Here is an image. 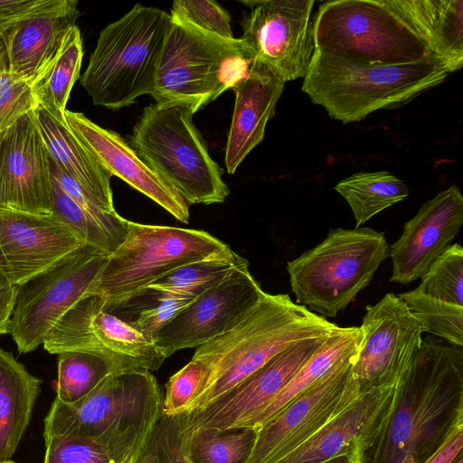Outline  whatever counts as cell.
Masks as SVG:
<instances>
[{
	"instance_id": "41",
	"label": "cell",
	"mask_w": 463,
	"mask_h": 463,
	"mask_svg": "<svg viewBox=\"0 0 463 463\" xmlns=\"http://www.w3.org/2000/svg\"><path fill=\"white\" fill-rule=\"evenodd\" d=\"M43 463H114L109 452L94 440L69 435L44 439Z\"/></svg>"
},
{
	"instance_id": "5",
	"label": "cell",
	"mask_w": 463,
	"mask_h": 463,
	"mask_svg": "<svg viewBox=\"0 0 463 463\" xmlns=\"http://www.w3.org/2000/svg\"><path fill=\"white\" fill-rule=\"evenodd\" d=\"M170 14L136 5L99 33L80 78L94 105L119 109L151 95Z\"/></svg>"
},
{
	"instance_id": "21",
	"label": "cell",
	"mask_w": 463,
	"mask_h": 463,
	"mask_svg": "<svg viewBox=\"0 0 463 463\" xmlns=\"http://www.w3.org/2000/svg\"><path fill=\"white\" fill-rule=\"evenodd\" d=\"M1 155L7 208L51 214L49 154L34 109L1 133Z\"/></svg>"
},
{
	"instance_id": "48",
	"label": "cell",
	"mask_w": 463,
	"mask_h": 463,
	"mask_svg": "<svg viewBox=\"0 0 463 463\" xmlns=\"http://www.w3.org/2000/svg\"><path fill=\"white\" fill-rule=\"evenodd\" d=\"M9 71L8 57L2 37L0 36V72Z\"/></svg>"
},
{
	"instance_id": "7",
	"label": "cell",
	"mask_w": 463,
	"mask_h": 463,
	"mask_svg": "<svg viewBox=\"0 0 463 463\" xmlns=\"http://www.w3.org/2000/svg\"><path fill=\"white\" fill-rule=\"evenodd\" d=\"M313 39L317 50L372 64L439 60L396 0L325 2L313 20Z\"/></svg>"
},
{
	"instance_id": "30",
	"label": "cell",
	"mask_w": 463,
	"mask_h": 463,
	"mask_svg": "<svg viewBox=\"0 0 463 463\" xmlns=\"http://www.w3.org/2000/svg\"><path fill=\"white\" fill-rule=\"evenodd\" d=\"M334 189L349 204L355 228L409 195L403 181L387 171L353 174L338 182Z\"/></svg>"
},
{
	"instance_id": "8",
	"label": "cell",
	"mask_w": 463,
	"mask_h": 463,
	"mask_svg": "<svg viewBox=\"0 0 463 463\" xmlns=\"http://www.w3.org/2000/svg\"><path fill=\"white\" fill-rule=\"evenodd\" d=\"M389 254L383 232L368 227L332 229L314 248L287 263L297 304L335 317L372 280Z\"/></svg>"
},
{
	"instance_id": "11",
	"label": "cell",
	"mask_w": 463,
	"mask_h": 463,
	"mask_svg": "<svg viewBox=\"0 0 463 463\" xmlns=\"http://www.w3.org/2000/svg\"><path fill=\"white\" fill-rule=\"evenodd\" d=\"M108 256L85 244L17 287L8 334L19 353L43 345L61 318L86 296Z\"/></svg>"
},
{
	"instance_id": "14",
	"label": "cell",
	"mask_w": 463,
	"mask_h": 463,
	"mask_svg": "<svg viewBox=\"0 0 463 463\" xmlns=\"http://www.w3.org/2000/svg\"><path fill=\"white\" fill-rule=\"evenodd\" d=\"M328 335L293 344L214 402L177 415L181 439L203 430L223 432L246 429L276 399Z\"/></svg>"
},
{
	"instance_id": "40",
	"label": "cell",
	"mask_w": 463,
	"mask_h": 463,
	"mask_svg": "<svg viewBox=\"0 0 463 463\" xmlns=\"http://www.w3.org/2000/svg\"><path fill=\"white\" fill-rule=\"evenodd\" d=\"M33 81L9 71L0 72V133L38 107Z\"/></svg>"
},
{
	"instance_id": "42",
	"label": "cell",
	"mask_w": 463,
	"mask_h": 463,
	"mask_svg": "<svg viewBox=\"0 0 463 463\" xmlns=\"http://www.w3.org/2000/svg\"><path fill=\"white\" fill-rule=\"evenodd\" d=\"M137 463H187L176 416H163Z\"/></svg>"
},
{
	"instance_id": "20",
	"label": "cell",
	"mask_w": 463,
	"mask_h": 463,
	"mask_svg": "<svg viewBox=\"0 0 463 463\" xmlns=\"http://www.w3.org/2000/svg\"><path fill=\"white\" fill-rule=\"evenodd\" d=\"M397 383L362 392L308 439L275 463H324L345 454L364 455L387 424L395 403Z\"/></svg>"
},
{
	"instance_id": "15",
	"label": "cell",
	"mask_w": 463,
	"mask_h": 463,
	"mask_svg": "<svg viewBox=\"0 0 463 463\" xmlns=\"http://www.w3.org/2000/svg\"><path fill=\"white\" fill-rule=\"evenodd\" d=\"M250 8L241 37L253 60L284 83L304 78L315 50L314 0L241 1Z\"/></svg>"
},
{
	"instance_id": "13",
	"label": "cell",
	"mask_w": 463,
	"mask_h": 463,
	"mask_svg": "<svg viewBox=\"0 0 463 463\" xmlns=\"http://www.w3.org/2000/svg\"><path fill=\"white\" fill-rule=\"evenodd\" d=\"M353 356L334 366L256 431L247 463H275L299 447L362 393Z\"/></svg>"
},
{
	"instance_id": "35",
	"label": "cell",
	"mask_w": 463,
	"mask_h": 463,
	"mask_svg": "<svg viewBox=\"0 0 463 463\" xmlns=\"http://www.w3.org/2000/svg\"><path fill=\"white\" fill-rule=\"evenodd\" d=\"M398 297L420 323L423 332L463 347V307L422 293L418 288Z\"/></svg>"
},
{
	"instance_id": "3",
	"label": "cell",
	"mask_w": 463,
	"mask_h": 463,
	"mask_svg": "<svg viewBox=\"0 0 463 463\" xmlns=\"http://www.w3.org/2000/svg\"><path fill=\"white\" fill-rule=\"evenodd\" d=\"M336 326L288 294L266 293L234 326L196 348L193 357L205 364L207 373L184 413L214 402L293 344L326 335Z\"/></svg>"
},
{
	"instance_id": "29",
	"label": "cell",
	"mask_w": 463,
	"mask_h": 463,
	"mask_svg": "<svg viewBox=\"0 0 463 463\" xmlns=\"http://www.w3.org/2000/svg\"><path fill=\"white\" fill-rule=\"evenodd\" d=\"M82 57V38L75 25L66 33L53 58L33 81L37 105L64 124L66 105L79 79Z\"/></svg>"
},
{
	"instance_id": "36",
	"label": "cell",
	"mask_w": 463,
	"mask_h": 463,
	"mask_svg": "<svg viewBox=\"0 0 463 463\" xmlns=\"http://www.w3.org/2000/svg\"><path fill=\"white\" fill-rule=\"evenodd\" d=\"M194 298L143 288L130 297V299L137 302V308L136 316L125 322L154 342L159 331Z\"/></svg>"
},
{
	"instance_id": "39",
	"label": "cell",
	"mask_w": 463,
	"mask_h": 463,
	"mask_svg": "<svg viewBox=\"0 0 463 463\" xmlns=\"http://www.w3.org/2000/svg\"><path fill=\"white\" fill-rule=\"evenodd\" d=\"M207 369L196 358L173 374L165 384L163 397V416L174 417L184 413L202 387Z\"/></svg>"
},
{
	"instance_id": "52",
	"label": "cell",
	"mask_w": 463,
	"mask_h": 463,
	"mask_svg": "<svg viewBox=\"0 0 463 463\" xmlns=\"http://www.w3.org/2000/svg\"><path fill=\"white\" fill-rule=\"evenodd\" d=\"M187 462V461H186ZM188 463V462H187Z\"/></svg>"
},
{
	"instance_id": "4",
	"label": "cell",
	"mask_w": 463,
	"mask_h": 463,
	"mask_svg": "<svg viewBox=\"0 0 463 463\" xmlns=\"http://www.w3.org/2000/svg\"><path fill=\"white\" fill-rule=\"evenodd\" d=\"M449 74L430 58L410 64H372L315 49L302 90L344 123L403 104L441 83Z\"/></svg>"
},
{
	"instance_id": "9",
	"label": "cell",
	"mask_w": 463,
	"mask_h": 463,
	"mask_svg": "<svg viewBox=\"0 0 463 463\" xmlns=\"http://www.w3.org/2000/svg\"><path fill=\"white\" fill-rule=\"evenodd\" d=\"M252 61L241 38L222 39L171 17L151 96L195 113L232 89Z\"/></svg>"
},
{
	"instance_id": "47",
	"label": "cell",
	"mask_w": 463,
	"mask_h": 463,
	"mask_svg": "<svg viewBox=\"0 0 463 463\" xmlns=\"http://www.w3.org/2000/svg\"><path fill=\"white\" fill-rule=\"evenodd\" d=\"M1 133H0V208H7L5 182H4V176H3V168H2Z\"/></svg>"
},
{
	"instance_id": "53",
	"label": "cell",
	"mask_w": 463,
	"mask_h": 463,
	"mask_svg": "<svg viewBox=\"0 0 463 463\" xmlns=\"http://www.w3.org/2000/svg\"><path fill=\"white\" fill-rule=\"evenodd\" d=\"M364 462V461H363Z\"/></svg>"
},
{
	"instance_id": "43",
	"label": "cell",
	"mask_w": 463,
	"mask_h": 463,
	"mask_svg": "<svg viewBox=\"0 0 463 463\" xmlns=\"http://www.w3.org/2000/svg\"><path fill=\"white\" fill-rule=\"evenodd\" d=\"M57 0H0V32L5 28L46 10Z\"/></svg>"
},
{
	"instance_id": "51",
	"label": "cell",
	"mask_w": 463,
	"mask_h": 463,
	"mask_svg": "<svg viewBox=\"0 0 463 463\" xmlns=\"http://www.w3.org/2000/svg\"><path fill=\"white\" fill-rule=\"evenodd\" d=\"M2 463H14V462L12 460H7V461L2 462Z\"/></svg>"
},
{
	"instance_id": "37",
	"label": "cell",
	"mask_w": 463,
	"mask_h": 463,
	"mask_svg": "<svg viewBox=\"0 0 463 463\" xmlns=\"http://www.w3.org/2000/svg\"><path fill=\"white\" fill-rule=\"evenodd\" d=\"M417 287L439 300L463 307V248L452 244L430 266Z\"/></svg>"
},
{
	"instance_id": "28",
	"label": "cell",
	"mask_w": 463,
	"mask_h": 463,
	"mask_svg": "<svg viewBox=\"0 0 463 463\" xmlns=\"http://www.w3.org/2000/svg\"><path fill=\"white\" fill-rule=\"evenodd\" d=\"M362 338L360 326H336L301 366L276 399L246 427L255 431L292 400L304 392L338 363L356 354Z\"/></svg>"
},
{
	"instance_id": "49",
	"label": "cell",
	"mask_w": 463,
	"mask_h": 463,
	"mask_svg": "<svg viewBox=\"0 0 463 463\" xmlns=\"http://www.w3.org/2000/svg\"><path fill=\"white\" fill-rule=\"evenodd\" d=\"M450 463H463V453L462 450L454 458Z\"/></svg>"
},
{
	"instance_id": "45",
	"label": "cell",
	"mask_w": 463,
	"mask_h": 463,
	"mask_svg": "<svg viewBox=\"0 0 463 463\" xmlns=\"http://www.w3.org/2000/svg\"><path fill=\"white\" fill-rule=\"evenodd\" d=\"M16 295L17 287L0 276V335L8 334Z\"/></svg>"
},
{
	"instance_id": "44",
	"label": "cell",
	"mask_w": 463,
	"mask_h": 463,
	"mask_svg": "<svg viewBox=\"0 0 463 463\" xmlns=\"http://www.w3.org/2000/svg\"><path fill=\"white\" fill-rule=\"evenodd\" d=\"M463 423L458 424L451 431L439 449L424 463H450L462 450Z\"/></svg>"
},
{
	"instance_id": "26",
	"label": "cell",
	"mask_w": 463,
	"mask_h": 463,
	"mask_svg": "<svg viewBox=\"0 0 463 463\" xmlns=\"http://www.w3.org/2000/svg\"><path fill=\"white\" fill-rule=\"evenodd\" d=\"M42 380L0 347V463L10 460L30 423Z\"/></svg>"
},
{
	"instance_id": "18",
	"label": "cell",
	"mask_w": 463,
	"mask_h": 463,
	"mask_svg": "<svg viewBox=\"0 0 463 463\" xmlns=\"http://www.w3.org/2000/svg\"><path fill=\"white\" fill-rule=\"evenodd\" d=\"M83 245L75 231L52 214L0 208V276L14 286Z\"/></svg>"
},
{
	"instance_id": "25",
	"label": "cell",
	"mask_w": 463,
	"mask_h": 463,
	"mask_svg": "<svg viewBox=\"0 0 463 463\" xmlns=\"http://www.w3.org/2000/svg\"><path fill=\"white\" fill-rule=\"evenodd\" d=\"M34 114L50 157L85 190L102 211L117 213L110 186L112 175L80 143L66 124L39 106Z\"/></svg>"
},
{
	"instance_id": "46",
	"label": "cell",
	"mask_w": 463,
	"mask_h": 463,
	"mask_svg": "<svg viewBox=\"0 0 463 463\" xmlns=\"http://www.w3.org/2000/svg\"><path fill=\"white\" fill-rule=\"evenodd\" d=\"M364 457V455L361 453H351L335 458L324 463H363Z\"/></svg>"
},
{
	"instance_id": "24",
	"label": "cell",
	"mask_w": 463,
	"mask_h": 463,
	"mask_svg": "<svg viewBox=\"0 0 463 463\" xmlns=\"http://www.w3.org/2000/svg\"><path fill=\"white\" fill-rule=\"evenodd\" d=\"M77 6L76 0H57L46 10L2 30L9 71L34 80L76 25L80 14Z\"/></svg>"
},
{
	"instance_id": "2",
	"label": "cell",
	"mask_w": 463,
	"mask_h": 463,
	"mask_svg": "<svg viewBox=\"0 0 463 463\" xmlns=\"http://www.w3.org/2000/svg\"><path fill=\"white\" fill-rule=\"evenodd\" d=\"M163 395L149 371L111 373L73 403L54 399L44 420V439L54 435L89 439L114 463H137L163 417Z\"/></svg>"
},
{
	"instance_id": "33",
	"label": "cell",
	"mask_w": 463,
	"mask_h": 463,
	"mask_svg": "<svg viewBox=\"0 0 463 463\" xmlns=\"http://www.w3.org/2000/svg\"><path fill=\"white\" fill-rule=\"evenodd\" d=\"M255 438L251 429L203 430L181 439L188 463H247Z\"/></svg>"
},
{
	"instance_id": "34",
	"label": "cell",
	"mask_w": 463,
	"mask_h": 463,
	"mask_svg": "<svg viewBox=\"0 0 463 463\" xmlns=\"http://www.w3.org/2000/svg\"><path fill=\"white\" fill-rule=\"evenodd\" d=\"M111 373L108 363L95 354L78 351L59 354L55 398L67 404L73 403Z\"/></svg>"
},
{
	"instance_id": "32",
	"label": "cell",
	"mask_w": 463,
	"mask_h": 463,
	"mask_svg": "<svg viewBox=\"0 0 463 463\" xmlns=\"http://www.w3.org/2000/svg\"><path fill=\"white\" fill-rule=\"evenodd\" d=\"M51 214L75 231L86 245L108 255L121 244L127 233V231L104 222L82 208L63 191L52 175Z\"/></svg>"
},
{
	"instance_id": "6",
	"label": "cell",
	"mask_w": 463,
	"mask_h": 463,
	"mask_svg": "<svg viewBox=\"0 0 463 463\" xmlns=\"http://www.w3.org/2000/svg\"><path fill=\"white\" fill-rule=\"evenodd\" d=\"M194 114L182 102L150 104L133 128L130 146L188 204L222 203L230 190L194 126Z\"/></svg>"
},
{
	"instance_id": "10",
	"label": "cell",
	"mask_w": 463,
	"mask_h": 463,
	"mask_svg": "<svg viewBox=\"0 0 463 463\" xmlns=\"http://www.w3.org/2000/svg\"><path fill=\"white\" fill-rule=\"evenodd\" d=\"M227 247L202 230L127 221L124 241L86 295L99 296L108 307L118 305L175 269Z\"/></svg>"
},
{
	"instance_id": "50",
	"label": "cell",
	"mask_w": 463,
	"mask_h": 463,
	"mask_svg": "<svg viewBox=\"0 0 463 463\" xmlns=\"http://www.w3.org/2000/svg\"><path fill=\"white\" fill-rule=\"evenodd\" d=\"M401 463H417V462L415 461V459L413 458V457H411V456L408 455V456H406V457L402 460V462H401Z\"/></svg>"
},
{
	"instance_id": "22",
	"label": "cell",
	"mask_w": 463,
	"mask_h": 463,
	"mask_svg": "<svg viewBox=\"0 0 463 463\" xmlns=\"http://www.w3.org/2000/svg\"><path fill=\"white\" fill-rule=\"evenodd\" d=\"M65 124L80 143L111 175L163 207L176 220L188 223L186 201L137 154L117 132L104 128L81 112L65 111Z\"/></svg>"
},
{
	"instance_id": "1",
	"label": "cell",
	"mask_w": 463,
	"mask_h": 463,
	"mask_svg": "<svg viewBox=\"0 0 463 463\" xmlns=\"http://www.w3.org/2000/svg\"><path fill=\"white\" fill-rule=\"evenodd\" d=\"M463 423V347L428 336L397 383L387 424L363 463H424Z\"/></svg>"
},
{
	"instance_id": "31",
	"label": "cell",
	"mask_w": 463,
	"mask_h": 463,
	"mask_svg": "<svg viewBox=\"0 0 463 463\" xmlns=\"http://www.w3.org/2000/svg\"><path fill=\"white\" fill-rule=\"evenodd\" d=\"M248 261L229 246L208 258L184 265L145 288L197 298Z\"/></svg>"
},
{
	"instance_id": "19",
	"label": "cell",
	"mask_w": 463,
	"mask_h": 463,
	"mask_svg": "<svg viewBox=\"0 0 463 463\" xmlns=\"http://www.w3.org/2000/svg\"><path fill=\"white\" fill-rule=\"evenodd\" d=\"M462 223L463 196L458 186L451 185L425 202L404 223L400 238L390 247V280L409 284L420 279L453 244Z\"/></svg>"
},
{
	"instance_id": "27",
	"label": "cell",
	"mask_w": 463,
	"mask_h": 463,
	"mask_svg": "<svg viewBox=\"0 0 463 463\" xmlns=\"http://www.w3.org/2000/svg\"><path fill=\"white\" fill-rule=\"evenodd\" d=\"M403 14L422 36L449 72L463 65L462 0H396Z\"/></svg>"
},
{
	"instance_id": "38",
	"label": "cell",
	"mask_w": 463,
	"mask_h": 463,
	"mask_svg": "<svg viewBox=\"0 0 463 463\" xmlns=\"http://www.w3.org/2000/svg\"><path fill=\"white\" fill-rule=\"evenodd\" d=\"M170 16L220 38H235L229 13L215 1L176 0Z\"/></svg>"
},
{
	"instance_id": "12",
	"label": "cell",
	"mask_w": 463,
	"mask_h": 463,
	"mask_svg": "<svg viewBox=\"0 0 463 463\" xmlns=\"http://www.w3.org/2000/svg\"><path fill=\"white\" fill-rule=\"evenodd\" d=\"M52 354L78 351L95 354L113 373L157 370L166 359L156 344L110 312L103 298L80 299L55 325L43 343Z\"/></svg>"
},
{
	"instance_id": "17",
	"label": "cell",
	"mask_w": 463,
	"mask_h": 463,
	"mask_svg": "<svg viewBox=\"0 0 463 463\" xmlns=\"http://www.w3.org/2000/svg\"><path fill=\"white\" fill-rule=\"evenodd\" d=\"M265 294L246 261L195 298L159 331L154 343L165 358L181 349L198 347L234 326Z\"/></svg>"
},
{
	"instance_id": "23",
	"label": "cell",
	"mask_w": 463,
	"mask_h": 463,
	"mask_svg": "<svg viewBox=\"0 0 463 463\" xmlns=\"http://www.w3.org/2000/svg\"><path fill=\"white\" fill-rule=\"evenodd\" d=\"M284 84L269 68L253 60L247 74L232 88L235 101L224 154L228 174H234L263 140Z\"/></svg>"
},
{
	"instance_id": "16",
	"label": "cell",
	"mask_w": 463,
	"mask_h": 463,
	"mask_svg": "<svg viewBox=\"0 0 463 463\" xmlns=\"http://www.w3.org/2000/svg\"><path fill=\"white\" fill-rule=\"evenodd\" d=\"M352 374L360 392L397 383L421 345L423 327L403 301L387 293L366 307Z\"/></svg>"
}]
</instances>
